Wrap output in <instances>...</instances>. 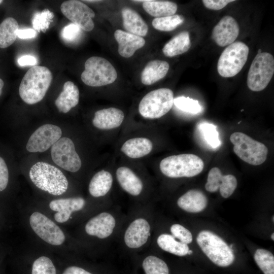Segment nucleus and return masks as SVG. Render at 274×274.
<instances>
[{
  "label": "nucleus",
  "mask_w": 274,
  "mask_h": 274,
  "mask_svg": "<svg viewBox=\"0 0 274 274\" xmlns=\"http://www.w3.org/2000/svg\"><path fill=\"white\" fill-rule=\"evenodd\" d=\"M52 80V73L47 67H30L22 78L19 87L21 99L28 105L40 102L45 97Z\"/></svg>",
  "instance_id": "f257e3e1"
},
{
  "label": "nucleus",
  "mask_w": 274,
  "mask_h": 274,
  "mask_svg": "<svg viewBox=\"0 0 274 274\" xmlns=\"http://www.w3.org/2000/svg\"><path fill=\"white\" fill-rule=\"evenodd\" d=\"M29 176L37 187L52 195H61L68 188V181L63 173L45 162L39 161L33 164Z\"/></svg>",
  "instance_id": "f03ea898"
},
{
  "label": "nucleus",
  "mask_w": 274,
  "mask_h": 274,
  "mask_svg": "<svg viewBox=\"0 0 274 274\" xmlns=\"http://www.w3.org/2000/svg\"><path fill=\"white\" fill-rule=\"evenodd\" d=\"M196 242L204 254L217 266L227 267L234 262L235 256L232 248L214 232L202 230L198 234Z\"/></svg>",
  "instance_id": "7ed1b4c3"
},
{
  "label": "nucleus",
  "mask_w": 274,
  "mask_h": 274,
  "mask_svg": "<svg viewBox=\"0 0 274 274\" xmlns=\"http://www.w3.org/2000/svg\"><path fill=\"white\" fill-rule=\"evenodd\" d=\"M159 167L167 177L178 178L192 177L200 174L204 167L203 160L193 154L172 155L163 159Z\"/></svg>",
  "instance_id": "20e7f679"
},
{
  "label": "nucleus",
  "mask_w": 274,
  "mask_h": 274,
  "mask_svg": "<svg viewBox=\"0 0 274 274\" xmlns=\"http://www.w3.org/2000/svg\"><path fill=\"white\" fill-rule=\"evenodd\" d=\"M234 153L243 161L253 165L265 162L268 149L263 143L241 132H235L230 136Z\"/></svg>",
  "instance_id": "39448f33"
},
{
  "label": "nucleus",
  "mask_w": 274,
  "mask_h": 274,
  "mask_svg": "<svg viewBox=\"0 0 274 274\" xmlns=\"http://www.w3.org/2000/svg\"><path fill=\"white\" fill-rule=\"evenodd\" d=\"M85 70L81 75L82 82L91 87H100L113 83L117 73L112 64L106 59L92 56L86 60Z\"/></svg>",
  "instance_id": "423d86ee"
},
{
  "label": "nucleus",
  "mask_w": 274,
  "mask_h": 274,
  "mask_svg": "<svg viewBox=\"0 0 274 274\" xmlns=\"http://www.w3.org/2000/svg\"><path fill=\"white\" fill-rule=\"evenodd\" d=\"M174 93L170 89H156L143 97L139 105V111L145 118H159L169 111L174 105Z\"/></svg>",
  "instance_id": "0eeeda50"
},
{
  "label": "nucleus",
  "mask_w": 274,
  "mask_h": 274,
  "mask_svg": "<svg viewBox=\"0 0 274 274\" xmlns=\"http://www.w3.org/2000/svg\"><path fill=\"white\" fill-rule=\"evenodd\" d=\"M249 47L242 42H233L222 52L217 63L218 74L223 77L236 75L245 64L249 54Z\"/></svg>",
  "instance_id": "6e6552de"
},
{
  "label": "nucleus",
  "mask_w": 274,
  "mask_h": 274,
  "mask_svg": "<svg viewBox=\"0 0 274 274\" xmlns=\"http://www.w3.org/2000/svg\"><path fill=\"white\" fill-rule=\"evenodd\" d=\"M274 73V58L268 52L257 54L253 60L247 76L248 88L253 91L264 89Z\"/></svg>",
  "instance_id": "1a4fd4ad"
},
{
  "label": "nucleus",
  "mask_w": 274,
  "mask_h": 274,
  "mask_svg": "<svg viewBox=\"0 0 274 274\" xmlns=\"http://www.w3.org/2000/svg\"><path fill=\"white\" fill-rule=\"evenodd\" d=\"M51 155L53 162L65 170L75 173L81 167V160L73 141L69 138L64 136L58 140L51 147Z\"/></svg>",
  "instance_id": "9d476101"
},
{
  "label": "nucleus",
  "mask_w": 274,
  "mask_h": 274,
  "mask_svg": "<svg viewBox=\"0 0 274 274\" xmlns=\"http://www.w3.org/2000/svg\"><path fill=\"white\" fill-rule=\"evenodd\" d=\"M29 224L36 234L47 243L60 246L64 243L65 237L62 230L44 214L33 212L29 217Z\"/></svg>",
  "instance_id": "9b49d317"
},
{
  "label": "nucleus",
  "mask_w": 274,
  "mask_h": 274,
  "mask_svg": "<svg viewBox=\"0 0 274 274\" xmlns=\"http://www.w3.org/2000/svg\"><path fill=\"white\" fill-rule=\"evenodd\" d=\"M62 13L73 23L86 31L92 30L94 26L92 18L94 12L83 2L70 0L63 2L60 6Z\"/></svg>",
  "instance_id": "f8f14e48"
},
{
  "label": "nucleus",
  "mask_w": 274,
  "mask_h": 274,
  "mask_svg": "<svg viewBox=\"0 0 274 274\" xmlns=\"http://www.w3.org/2000/svg\"><path fill=\"white\" fill-rule=\"evenodd\" d=\"M61 135L62 130L59 126L52 124H44L30 136L26 149L31 153L44 152L59 140Z\"/></svg>",
  "instance_id": "ddd939ff"
},
{
  "label": "nucleus",
  "mask_w": 274,
  "mask_h": 274,
  "mask_svg": "<svg viewBox=\"0 0 274 274\" xmlns=\"http://www.w3.org/2000/svg\"><path fill=\"white\" fill-rule=\"evenodd\" d=\"M237 184L234 176L230 174L223 175L218 167H214L208 173L205 188L210 192H215L219 189L221 196L227 198L234 192Z\"/></svg>",
  "instance_id": "4468645a"
},
{
  "label": "nucleus",
  "mask_w": 274,
  "mask_h": 274,
  "mask_svg": "<svg viewBox=\"0 0 274 274\" xmlns=\"http://www.w3.org/2000/svg\"><path fill=\"white\" fill-rule=\"evenodd\" d=\"M239 31V26L235 19L226 15L222 17L213 28L212 38L218 46H227L235 41Z\"/></svg>",
  "instance_id": "2eb2a0df"
},
{
  "label": "nucleus",
  "mask_w": 274,
  "mask_h": 274,
  "mask_svg": "<svg viewBox=\"0 0 274 274\" xmlns=\"http://www.w3.org/2000/svg\"><path fill=\"white\" fill-rule=\"evenodd\" d=\"M150 235V226L143 218L134 220L129 225L124 234V242L131 249L139 248L143 246Z\"/></svg>",
  "instance_id": "dca6fc26"
},
{
  "label": "nucleus",
  "mask_w": 274,
  "mask_h": 274,
  "mask_svg": "<svg viewBox=\"0 0 274 274\" xmlns=\"http://www.w3.org/2000/svg\"><path fill=\"white\" fill-rule=\"evenodd\" d=\"M85 204L82 197L60 198L54 199L49 203L50 208L56 212L54 218L58 223H64L68 220L71 214L82 210Z\"/></svg>",
  "instance_id": "f3484780"
},
{
  "label": "nucleus",
  "mask_w": 274,
  "mask_h": 274,
  "mask_svg": "<svg viewBox=\"0 0 274 274\" xmlns=\"http://www.w3.org/2000/svg\"><path fill=\"white\" fill-rule=\"evenodd\" d=\"M115 225L114 217L110 213L103 212L91 218L86 223L85 230L88 235L102 239L112 233Z\"/></svg>",
  "instance_id": "a211bd4d"
},
{
  "label": "nucleus",
  "mask_w": 274,
  "mask_h": 274,
  "mask_svg": "<svg viewBox=\"0 0 274 274\" xmlns=\"http://www.w3.org/2000/svg\"><path fill=\"white\" fill-rule=\"evenodd\" d=\"M114 37L118 43L119 54L125 58L131 57L137 50L145 44V40L142 37L120 29L115 31Z\"/></svg>",
  "instance_id": "6ab92c4d"
},
{
  "label": "nucleus",
  "mask_w": 274,
  "mask_h": 274,
  "mask_svg": "<svg viewBox=\"0 0 274 274\" xmlns=\"http://www.w3.org/2000/svg\"><path fill=\"white\" fill-rule=\"evenodd\" d=\"M124 118L123 112L116 108L97 111L92 119L93 125L100 129L108 130L118 127Z\"/></svg>",
  "instance_id": "aec40b11"
},
{
  "label": "nucleus",
  "mask_w": 274,
  "mask_h": 274,
  "mask_svg": "<svg viewBox=\"0 0 274 274\" xmlns=\"http://www.w3.org/2000/svg\"><path fill=\"white\" fill-rule=\"evenodd\" d=\"M177 204L184 211L192 213L202 211L207 206L208 199L200 190L191 189L179 198Z\"/></svg>",
  "instance_id": "412c9836"
},
{
  "label": "nucleus",
  "mask_w": 274,
  "mask_h": 274,
  "mask_svg": "<svg viewBox=\"0 0 274 274\" xmlns=\"http://www.w3.org/2000/svg\"><path fill=\"white\" fill-rule=\"evenodd\" d=\"M78 87L72 82L67 81L63 90L55 101V105L61 113H66L79 103L80 97Z\"/></svg>",
  "instance_id": "4be33fe9"
},
{
  "label": "nucleus",
  "mask_w": 274,
  "mask_h": 274,
  "mask_svg": "<svg viewBox=\"0 0 274 274\" xmlns=\"http://www.w3.org/2000/svg\"><path fill=\"white\" fill-rule=\"evenodd\" d=\"M116 177L121 188L129 194L138 196L141 193L143 183L129 168L126 166L119 167L116 170Z\"/></svg>",
  "instance_id": "5701e85b"
},
{
  "label": "nucleus",
  "mask_w": 274,
  "mask_h": 274,
  "mask_svg": "<svg viewBox=\"0 0 274 274\" xmlns=\"http://www.w3.org/2000/svg\"><path fill=\"white\" fill-rule=\"evenodd\" d=\"M123 25L128 32L144 37L148 31V27L142 17L134 10L124 8L121 11Z\"/></svg>",
  "instance_id": "b1692460"
},
{
  "label": "nucleus",
  "mask_w": 274,
  "mask_h": 274,
  "mask_svg": "<svg viewBox=\"0 0 274 274\" xmlns=\"http://www.w3.org/2000/svg\"><path fill=\"white\" fill-rule=\"evenodd\" d=\"M169 68L167 62L153 60L149 62L143 69L141 76V82L145 85H151L163 78Z\"/></svg>",
  "instance_id": "393cba45"
},
{
  "label": "nucleus",
  "mask_w": 274,
  "mask_h": 274,
  "mask_svg": "<svg viewBox=\"0 0 274 274\" xmlns=\"http://www.w3.org/2000/svg\"><path fill=\"white\" fill-rule=\"evenodd\" d=\"M153 144L146 138H135L126 141L121 148V151L131 158H139L149 154Z\"/></svg>",
  "instance_id": "a878e982"
},
{
  "label": "nucleus",
  "mask_w": 274,
  "mask_h": 274,
  "mask_svg": "<svg viewBox=\"0 0 274 274\" xmlns=\"http://www.w3.org/2000/svg\"><path fill=\"white\" fill-rule=\"evenodd\" d=\"M143 2L144 10L149 15L156 18H160L175 15L178 6L172 2L167 1H135Z\"/></svg>",
  "instance_id": "bb28decb"
},
{
  "label": "nucleus",
  "mask_w": 274,
  "mask_h": 274,
  "mask_svg": "<svg viewBox=\"0 0 274 274\" xmlns=\"http://www.w3.org/2000/svg\"><path fill=\"white\" fill-rule=\"evenodd\" d=\"M191 46L189 33L184 31L166 43L162 48V52L165 56L172 57L186 52Z\"/></svg>",
  "instance_id": "cd10ccee"
},
{
  "label": "nucleus",
  "mask_w": 274,
  "mask_h": 274,
  "mask_svg": "<svg viewBox=\"0 0 274 274\" xmlns=\"http://www.w3.org/2000/svg\"><path fill=\"white\" fill-rule=\"evenodd\" d=\"M113 184V177L109 172L101 170L92 178L89 184V192L93 197L105 195L110 190Z\"/></svg>",
  "instance_id": "c85d7f7f"
},
{
  "label": "nucleus",
  "mask_w": 274,
  "mask_h": 274,
  "mask_svg": "<svg viewBox=\"0 0 274 274\" xmlns=\"http://www.w3.org/2000/svg\"><path fill=\"white\" fill-rule=\"evenodd\" d=\"M157 243L162 250L179 256L188 255L189 250L187 244L177 241L169 234H160L157 239Z\"/></svg>",
  "instance_id": "c756f323"
},
{
  "label": "nucleus",
  "mask_w": 274,
  "mask_h": 274,
  "mask_svg": "<svg viewBox=\"0 0 274 274\" xmlns=\"http://www.w3.org/2000/svg\"><path fill=\"white\" fill-rule=\"evenodd\" d=\"M19 29L16 20L12 17L4 19L0 24V48H6L16 40Z\"/></svg>",
  "instance_id": "7c9ffc66"
},
{
  "label": "nucleus",
  "mask_w": 274,
  "mask_h": 274,
  "mask_svg": "<svg viewBox=\"0 0 274 274\" xmlns=\"http://www.w3.org/2000/svg\"><path fill=\"white\" fill-rule=\"evenodd\" d=\"M254 258L264 274H274V256L272 253L264 249H258Z\"/></svg>",
  "instance_id": "2f4dec72"
},
{
  "label": "nucleus",
  "mask_w": 274,
  "mask_h": 274,
  "mask_svg": "<svg viewBox=\"0 0 274 274\" xmlns=\"http://www.w3.org/2000/svg\"><path fill=\"white\" fill-rule=\"evenodd\" d=\"M198 129L203 140L210 147L216 149L221 146L219 133L215 125L202 122L198 125Z\"/></svg>",
  "instance_id": "473e14b6"
},
{
  "label": "nucleus",
  "mask_w": 274,
  "mask_h": 274,
  "mask_svg": "<svg viewBox=\"0 0 274 274\" xmlns=\"http://www.w3.org/2000/svg\"><path fill=\"white\" fill-rule=\"evenodd\" d=\"M184 17L182 15L155 18L152 21V25L154 28L162 31H170L174 30L184 21Z\"/></svg>",
  "instance_id": "72a5a7b5"
},
{
  "label": "nucleus",
  "mask_w": 274,
  "mask_h": 274,
  "mask_svg": "<svg viewBox=\"0 0 274 274\" xmlns=\"http://www.w3.org/2000/svg\"><path fill=\"white\" fill-rule=\"evenodd\" d=\"M142 266L146 274H169L166 263L155 256L147 257L143 262Z\"/></svg>",
  "instance_id": "f704fd0d"
},
{
  "label": "nucleus",
  "mask_w": 274,
  "mask_h": 274,
  "mask_svg": "<svg viewBox=\"0 0 274 274\" xmlns=\"http://www.w3.org/2000/svg\"><path fill=\"white\" fill-rule=\"evenodd\" d=\"M174 104L179 110L192 114L201 112L202 107L199 102L189 97L179 96L174 98Z\"/></svg>",
  "instance_id": "c9c22d12"
},
{
  "label": "nucleus",
  "mask_w": 274,
  "mask_h": 274,
  "mask_svg": "<svg viewBox=\"0 0 274 274\" xmlns=\"http://www.w3.org/2000/svg\"><path fill=\"white\" fill-rule=\"evenodd\" d=\"M31 274H56V268L49 257L42 256L33 262Z\"/></svg>",
  "instance_id": "e433bc0d"
},
{
  "label": "nucleus",
  "mask_w": 274,
  "mask_h": 274,
  "mask_svg": "<svg viewBox=\"0 0 274 274\" xmlns=\"http://www.w3.org/2000/svg\"><path fill=\"white\" fill-rule=\"evenodd\" d=\"M53 17V13L48 9L35 14L32 20L33 28L39 32L45 31L49 27Z\"/></svg>",
  "instance_id": "4c0bfd02"
},
{
  "label": "nucleus",
  "mask_w": 274,
  "mask_h": 274,
  "mask_svg": "<svg viewBox=\"0 0 274 274\" xmlns=\"http://www.w3.org/2000/svg\"><path fill=\"white\" fill-rule=\"evenodd\" d=\"M172 235L178 238L180 242L188 244L192 242L193 237L191 232L183 226L179 224H174L170 228Z\"/></svg>",
  "instance_id": "58836bf2"
},
{
  "label": "nucleus",
  "mask_w": 274,
  "mask_h": 274,
  "mask_svg": "<svg viewBox=\"0 0 274 274\" xmlns=\"http://www.w3.org/2000/svg\"><path fill=\"white\" fill-rule=\"evenodd\" d=\"M81 30L78 26L72 23L63 28L61 37L66 42H72L79 37Z\"/></svg>",
  "instance_id": "ea45409f"
},
{
  "label": "nucleus",
  "mask_w": 274,
  "mask_h": 274,
  "mask_svg": "<svg viewBox=\"0 0 274 274\" xmlns=\"http://www.w3.org/2000/svg\"><path fill=\"white\" fill-rule=\"evenodd\" d=\"M9 181V172L5 160L0 156V192L7 187Z\"/></svg>",
  "instance_id": "a19ab883"
},
{
  "label": "nucleus",
  "mask_w": 274,
  "mask_h": 274,
  "mask_svg": "<svg viewBox=\"0 0 274 274\" xmlns=\"http://www.w3.org/2000/svg\"><path fill=\"white\" fill-rule=\"evenodd\" d=\"M233 0H203L204 6L208 9L213 10H219L224 8Z\"/></svg>",
  "instance_id": "79ce46f5"
},
{
  "label": "nucleus",
  "mask_w": 274,
  "mask_h": 274,
  "mask_svg": "<svg viewBox=\"0 0 274 274\" xmlns=\"http://www.w3.org/2000/svg\"><path fill=\"white\" fill-rule=\"evenodd\" d=\"M19 65L24 66L26 65H35L37 63L36 58L32 55H25L20 57L18 60Z\"/></svg>",
  "instance_id": "37998d69"
},
{
  "label": "nucleus",
  "mask_w": 274,
  "mask_h": 274,
  "mask_svg": "<svg viewBox=\"0 0 274 274\" xmlns=\"http://www.w3.org/2000/svg\"><path fill=\"white\" fill-rule=\"evenodd\" d=\"M17 37L22 39H31L36 37V31L31 28L18 29L17 32Z\"/></svg>",
  "instance_id": "c03bdc74"
},
{
  "label": "nucleus",
  "mask_w": 274,
  "mask_h": 274,
  "mask_svg": "<svg viewBox=\"0 0 274 274\" xmlns=\"http://www.w3.org/2000/svg\"><path fill=\"white\" fill-rule=\"evenodd\" d=\"M62 274H92L84 269L76 266H71L67 267Z\"/></svg>",
  "instance_id": "a18cd8bd"
},
{
  "label": "nucleus",
  "mask_w": 274,
  "mask_h": 274,
  "mask_svg": "<svg viewBox=\"0 0 274 274\" xmlns=\"http://www.w3.org/2000/svg\"><path fill=\"white\" fill-rule=\"evenodd\" d=\"M4 85V83L3 80L0 78V95H1L3 91V88Z\"/></svg>",
  "instance_id": "49530a36"
},
{
  "label": "nucleus",
  "mask_w": 274,
  "mask_h": 274,
  "mask_svg": "<svg viewBox=\"0 0 274 274\" xmlns=\"http://www.w3.org/2000/svg\"><path fill=\"white\" fill-rule=\"evenodd\" d=\"M271 238L272 241H274V233H272L271 235Z\"/></svg>",
  "instance_id": "de8ad7c7"
},
{
  "label": "nucleus",
  "mask_w": 274,
  "mask_h": 274,
  "mask_svg": "<svg viewBox=\"0 0 274 274\" xmlns=\"http://www.w3.org/2000/svg\"><path fill=\"white\" fill-rule=\"evenodd\" d=\"M193 253V251L192 250H189L188 252V255H191Z\"/></svg>",
  "instance_id": "09e8293b"
},
{
  "label": "nucleus",
  "mask_w": 274,
  "mask_h": 274,
  "mask_svg": "<svg viewBox=\"0 0 274 274\" xmlns=\"http://www.w3.org/2000/svg\"><path fill=\"white\" fill-rule=\"evenodd\" d=\"M85 2H99V1H85Z\"/></svg>",
  "instance_id": "8fccbe9b"
},
{
  "label": "nucleus",
  "mask_w": 274,
  "mask_h": 274,
  "mask_svg": "<svg viewBox=\"0 0 274 274\" xmlns=\"http://www.w3.org/2000/svg\"><path fill=\"white\" fill-rule=\"evenodd\" d=\"M261 53V49H259V50H258V54Z\"/></svg>",
  "instance_id": "3c124183"
},
{
  "label": "nucleus",
  "mask_w": 274,
  "mask_h": 274,
  "mask_svg": "<svg viewBox=\"0 0 274 274\" xmlns=\"http://www.w3.org/2000/svg\"><path fill=\"white\" fill-rule=\"evenodd\" d=\"M272 221L273 222L274 221V216H272Z\"/></svg>",
  "instance_id": "603ef678"
},
{
  "label": "nucleus",
  "mask_w": 274,
  "mask_h": 274,
  "mask_svg": "<svg viewBox=\"0 0 274 274\" xmlns=\"http://www.w3.org/2000/svg\"><path fill=\"white\" fill-rule=\"evenodd\" d=\"M3 1L2 0H0V4H1Z\"/></svg>",
  "instance_id": "864d4df0"
}]
</instances>
